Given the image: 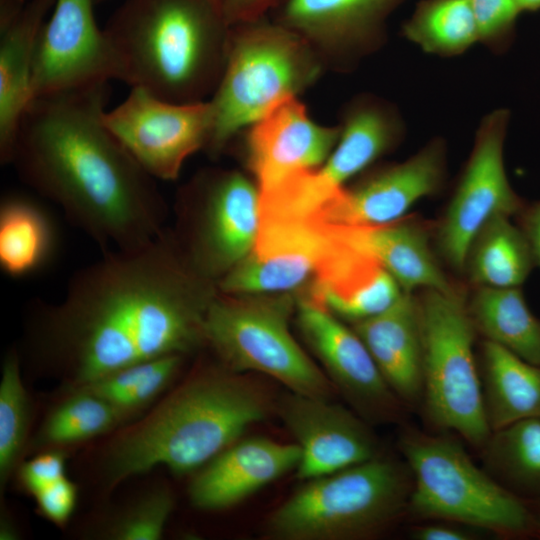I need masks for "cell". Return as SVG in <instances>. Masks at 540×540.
Listing matches in <instances>:
<instances>
[{
    "label": "cell",
    "instance_id": "6da1fadb",
    "mask_svg": "<svg viewBox=\"0 0 540 540\" xmlns=\"http://www.w3.org/2000/svg\"><path fill=\"white\" fill-rule=\"evenodd\" d=\"M216 292L164 230L146 245L108 250L76 271L59 302H37L34 351L64 377L67 390L142 361L187 355L205 345Z\"/></svg>",
    "mask_w": 540,
    "mask_h": 540
},
{
    "label": "cell",
    "instance_id": "7a4b0ae2",
    "mask_svg": "<svg viewBox=\"0 0 540 540\" xmlns=\"http://www.w3.org/2000/svg\"><path fill=\"white\" fill-rule=\"evenodd\" d=\"M108 83L34 98L20 122L10 164L104 249L148 244L164 229L156 179L103 122Z\"/></svg>",
    "mask_w": 540,
    "mask_h": 540
},
{
    "label": "cell",
    "instance_id": "3957f363",
    "mask_svg": "<svg viewBox=\"0 0 540 540\" xmlns=\"http://www.w3.org/2000/svg\"><path fill=\"white\" fill-rule=\"evenodd\" d=\"M273 404L259 382L223 365L197 369L113 438L104 462L108 488L159 465L178 475L200 469L264 420Z\"/></svg>",
    "mask_w": 540,
    "mask_h": 540
},
{
    "label": "cell",
    "instance_id": "277c9868",
    "mask_svg": "<svg viewBox=\"0 0 540 540\" xmlns=\"http://www.w3.org/2000/svg\"><path fill=\"white\" fill-rule=\"evenodd\" d=\"M230 31L215 0H125L103 28L114 80L183 103L212 96Z\"/></svg>",
    "mask_w": 540,
    "mask_h": 540
},
{
    "label": "cell",
    "instance_id": "5b68a950",
    "mask_svg": "<svg viewBox=\"0 0 540 540\" xmlns=\"http://www.w3.org/2000/svg\"><path fill=\"white\" fill-rule=\"evenodd\" d=\"M325 67L298 34L263 18L231 26L225 67L209 101L213 127L206 147L223 151L283 101L313 85Z\"/></svg>",
    "mask_w": 540,
    "mask_h": 540
},
{
    "label": "cell",
    "instance_id": "8992f818",
    "mask_svg": "<svg viewBox=\"0 0 540 540\" xmlns=\"http://www.w3.org/2000/svg\"><path fill=\"white\" fill-rule=\"evenodd\" d=\"M412 478L406 465L377 456L306 480L269 516L276 540H357L383 531L407 510Z\"/></svg>",
    "mask_w": 540,
    "mask_h": 540
},
{
    "label": "cell",
    "instance_id": "52a82bcc",
    "mask_svg": "<svg viewBox=\"0 0 540 540\" xmlns=\"http://www.w3.org/2000/svg\"><path fill=\"white\" fill-rule=\"evenodd\" d=\"M400 449L412 478L407 511L413 516L503 536L539 534L534 510L479 469L455 440L412 430Z\"/></svg>",
    "mask_w": 540,
    "mask_h": 540
},
{
    "label": "cell",
    "instance_id": "ba28073f",
    "mask_svg": "<svg viewBox=\"0 0 540 540\" xmlns=\"http://www.w3.org/2000/svg\"><path fill=\"white\" fill-rule=\"evenodd\" d=\"M293 309L291 296L232 295L217 289L205 316V345L231 371L262 373L290 392L330 399V380L290 333Z\"/></svg>",
    "mask_w": 540,
    "mask_h": 540
},
{
    "label": "cell",
    "instance_id": "9c48e42d",
    "mask_svg": "<svg viewBox=\"0 0 540 540\" xmlns=\"http://www.w3.org/2000/svg\"><path fill=\"white\" fill-rule=\"evenodd\" d=\"M423 336V395L431 423L483 448L492 431L486 417L473 345L477 333L458 291L418 296Z\"/></svg>",
    "mask_w": 540,
    "mask_h": 540
},
{
    "label": "cell",
    "instance_id": "30bf717a",
    "mask_svg": "<svg viewBox=\"0 0 540 540\" xmlns=\"http://www.w3.org/2000/svg\"><path fill=\"white\" fill-rule=\"evenodd\" d=\"M183 199L187 240L176 244L199 275L217 283L255 244L259 189L239 172H207L186 187Z\"/></svg>",
    "mask_w": 540,
    "mask_h": 540
},
{
    "label": "cell",
    "instance_id": "8fae6325",
    "mask_svg": "<svg viewBox=\"0 0 540 540\" xmlns=\"http://www.w3.org/2000/svg\"><path fill=\"white\" fill-rule=\"evenodd\" d=\"M510 113L487 114L476 132L472 151L436 230L440 256L455 270H464L470 244L497 216L518 215L523 200L512 188L504 163Z\"/></svg>",
    "mask_w": 540,
    "mask_h": 540
},
{
    "label": "cell",
    "instance_id": "7c38bea8",
    "mask_svg": "<svg viewBox=\"0 0 540 540\" xmlns=\"http://www.w3.org/2000/svg\"><path fill=\"white\" fill-rule=\"evenodd\" d=\"M107 129L154 179H177L186 159L206 149L213 127L209 100L173 102L132 87L103 114Z\"/></svg>",
    "mask_w": 540,
    "mask_h": 540
},
{
    "label": "cell",
    "instance_id": "4fadbf2b",
    "mask_svg": "<svg viewBox=\"0 0 540 540\" xmlns=\"http://www.w3.org/2000/svg\"><path fill=\"white\" fill-rule=\"evenodd\" d=\"M332 242L327 224L262 218L251 252L217 281L232 295L286 294L312 283Z\"/></svg>",
    "mask_w": 540,
    "mask_h": 540
},
{
    "label": "cell",
    "instance_id": "5bb4252c",
    "mask_svg": "<svg viewBox=\"0 0 540 540\" xmlns=\"http://www.w3.org/2000/svg\"><path fill=\"white\" fill-rule=\"evenodd\" d=\"M95 0H56L39 33L32 98L108 83L113 67ZM32 99V100H33Z\"/></svg>",
    "mask_w": 540,
    "mask_h": 540
},
{
    "label": "cell",
    "instance_id": "9a60e30c",
    "mask_svg": "<svg viewBox=\"0 0 540 540\" xmlns=\"http://www.w3.org/2000/svg\"><path fill=\"white\" fill-rule=\"evenodd\" d=\"M404 0H285L274 21L317 54L325 69L347 72L386 39V21Z\"/></svg>",
    "mask_w": 540,
    "mask_h": 540
},
{
    "label": "cell",
    "instance_id": "2e32d148",
    "mask_svg": "<svg viewBox=\"0 0 540 540\" xmlns=\"http://www.w3.org/2000/svg\"><path fill=\"white\" fill-rule=\"evenodd\" d=\"M296 323L334 389L350 402L359 416L371 421L395 416L399 399L353 328L305 297L297 302Z\"/></svg>",
    "mask_w": 540,
    "mask_h": 540
},
{
    "label": "cell",
    "instance_id": "e0dca14e",
    "mask_svg": "<svg viewBox=\"0 0 540 540\" xmlns=\"http://www.w3.org/2000/svg\"><path fill=\"white\" fill-rule=\"evenodd\" d=\"M445 174V142L434 139L405 161L346 186L313 220L353 227L397 222L419 200L437 193Z\"/></svg>",
    "mask_w": 540,
    "mask_h": 540
},
{
    "label": "cell",
    "instance_id": "ac0fdd59",
    "mask_svg": "<svg viewBox=\"0 0 540 540\" xmlns=\"http://www.w3.org/2000/svg\"><path fill=\"white\" fill-rule=\"evenodd\" d=\"M277 413L300 449L297 478L306 481L365 462L378 443L365 420L330 399L288 392Z\"/></svg>",
    "mask_w": 540,
    "mask_h": 540
},
{
    "label": "cell",
    "instance_id": "d6986e66",
    "mask_svg": "<svg viewBox=\"0 0 540 540\" xmlns=\"http://www.w3.org/2000/svg\"><path fill=\"white\" fill-rule=\"evenodd\" d=\"M340 136V125L315 122L297 97L275 106L246 129V162L260 192L320 167Z\"/></svg>",
    "mask_w": 540,
    "mask_h": 540
},
{
    "label": "cell",
    "instance_id": "ffe728a7",
    "mask_svg": "<svg viewBox=\"0 0 540 540\" xmlns=\"http://www.w3.org/2000/svg\"><path fill=\"white\" fill-rule=\"evenodd\" d=\"M300 449L254 437L238 440L202 466L189 485L191 503L202 510L227 509L297 468Z\"/></svg>",
    "mask_w": 540,
    "mask_h": 540
},
{
    "label": "cell",
    "instance_id": "44dd1931",
    "mask_svg": "<svg viewBox=\"0 0 540 540\" xmlns=\"http://www.w3.org/2000/svg\"><path fill=\"white\" fill-rule=\"evenodd\" d=\"M403 123L383 100L364 95L346 108L338 142L328 159L310 174L313 188L332 197L354 176L390 151L401 139Z\"/></svg>",
    "mask_w": 540,
    "mask_h": 540
},
{
    "label": "cell",
    "instance_id": "7402d4cb",
    "mask_svg": "<svg viewBox=\"0 0 540 540\" xmlns=\"http://www.w3.org/2000/svg\"><path fill=\"white\" fill-rule=\"evenodd\" d=\"M399 400L423 395V336L418 296L403 292L388 309L352 324Z\"/></svg>",
    "mask_w": 540,
    "mask_h": 540
},
{
    "label": "cell",
    "instance_id": "603a6c76",
    "mask_svg": "<svg viewBox=\"0 0 540 540\" xmlns=\"http://www.w3.org/2000/svg\"><path fill=\"white\" fill-rule=\"evenodd\" d=\"M56 0H28L0 17V160L10 164L20 122L32 101L39 33Z\"/></svg>",
    "mask_w": 540,
    "mask_h": 540
},
{
    "label": "cell",
    "instance_id": "cb8c5ba5",
    "mask_svg": "<svg viewBox=\"0 0 540 540\" xmlns=\"http://www.w3.org/2000/svg\"><path fill=\"white\" fill-rule=\"evenodd\" d=\"M334 227L346 241L371 256L405 292L458 291L440 267L422 223L403 218L380 226Z\"/></svg>",
    "mask_w": 540,
    "mask_h": 540
},
{
    "label": "cell",
    "instance_id": "d4e9b609",
    "mask_svg": "<svg viewBox=\"0 0 540 540\" xmlns=\"http://www.w3.org/2000/svg\"><path fill=\"white\" fill-rule=\"evenodd\" d=\"M481 384L491 431L540 418V366L484 340Z\"/></svg>",
    "mask_w": 540,
    "mask_h": 540
},
{
    "label": "cell",
    "instance_id": "484cf974",
    "mask_svg": "<svg viewBox=\"0 0 540 540\" xmlns=\"http://www.w3.org/2000/svg\"><path fill=\"white\" fill-rule=\"evenodd\" d=\"M467 309L475 330L520 358L540 366V319L520 287H475Z\"/></svg>",
    "mask_w": 540,
    "mask_h": 540
},
{
    "label": "cell",
    "instance_id": "4316f807",
    "mask_svg": "<svg viewBox=\"0 0 540 540\" xmlns=\"http://www.w3.org/2000/svg\"><path fill=\"white\" fill-rule=\"evenodd\" d=\"M510 219L492 218L470 244L464 271L475 287H520L535 266L525 234Z\"/></svg>",
    "mask_w": 540,
    "mask_h": 540
},
{
    "label": "cell",
    "instance_id": "83f0119b",
    "mask_svg": "<svg viewBox=\"0 0 540 540\" xmlns=\"http://www.w3.org/2000/svg\"><path fill=\"white\" fill-rule=\"evenodd\" d=\"M56 246L51 220L36 203L20 196L0 205V265L12 277L36 272L50 261Z\"/></svg>",
    "mask_w": 540,
    "mask_h": 540
},
{
    "label": "cell",
    "instance_id": "f1b7e54d",
    "mask_svg": "<svg viewBox=\"0 0 540 540\" xmlns=\"http://www.w3.org/2000/svg\"><path fill=\"white\" fill-rule=\"evenodd\" d=\"M402 30L424 52L442 57L462 54L479 42L469 0H422Z\"/></svg>",
    "mask_w": 540,
    "mask_h": 540
},
{
    "label": "cell",
    "instance_id": "f546056e",
    "mask_svg": "<svg viewBox=\"0 0 540 540\" xmlns=\"http://www.w3.org/2000/svg\"><path fill=\"white\" fill-rule=\"evenodd\" d=\"M184 356L169 354L142 361L67 391L91 393L109 403L128 420L169 386L179 373Z\"/></svg>",
    "mask_w": 540,
    "mask_h": 540
},
{
    "label": "cell",
    "instance_id": "4dcf8cb0",
    "mask_svg": "<svg viewBox=\"0 0 540 540\" xmlns=\"http://www.w3.org/2000/svg\"><path fill=\"white\" fill-rule=\"evenodd\" d=\"M126 421L103 399L81 390L67 391L45 418L35 444L44 449L62 448L105 434Z\"/></svg>",
    "mask_w": 540,
    "mask_h": 540
},
{
    "label": "cell",
    "instance_id": "1f68e13d",
    "mask_svg": "<svg viewBox=\"0 0 540 540\" xmlns=\"http://www.w3.org/2000/svg\"><path fill=\"white\" fill-rule=\"evenodd\" d=\"M488 463L517 489L540 494V418L492 431L483 447Z\"/></svg>",
    "mask_w": 540,
    "mask_h": 540
},
{
    "label": "cell",
    "instance_id": "d6a6232c",
    "mask_svg": "<svg viewBox=\"0 0 540 540\" xmlns=\"http://www.w3.org/2000/svg\"><path fill=\"white\" fill-rule=\"evenodd\" d=\"M30 418V400L21 378L19 356L12 349L5 356L0 381L1 489L19 467L26 447Z\"/></svg>",
    "mask_w": 540,
    "mask_h": 540
},
{
    "label": "cell",
    "instance_id": "836d02e7",
    "mask_svg": "<svg viewBox=\"0 0 540 540\" xmlns=\"http://www.w3.org/2000/svg\"><path fill=\"white\" fill-rule=\"evenodd\" d=\"M174 507L168 488H155L106 520L98 536L108 540H158Z\"/></svg>",
    "mask_w": 540,
    "mask_h": 540
},
{
    "label": "cell",
    "instance_id": "e575fe53",
    "mask_svg": "<svg viewBox=\"0 0 540 540\" xmlns=\"http://www.w3.org/2000/svg\"><path fill=\"white\" fill-rule=\"evenodd\" d=\"M477 25L479 42L500 52L512 41L521 13L514 0H469Z\"/></svg>",
    "mask_w": 540,
    "mask_h": 540
},
{
    "label": "cell",
    "instance_id": "d590c367",
    "mask_svg": "<svg viewBox=\"0 0 540 540\" xmlns=\"http://www.w3.org/2000/svg\"><path fill=\"white\" fill-rule=\"evenodd\" d=\"M17 469L20 487L34 497L65 477V456L59 449H47Z\"/></svg>",
    "mask_w": 540,
    "mask_h": 540
},
{
    "label": "cell",
    "instance_id": "8d00e7d4",
    "mask_svg": "<svg viewBox=\"0 0 540 540\" xmlns=\"http://www.w3.org/2000/svg\"><path fill=\"white\" fill-rule=\"evenodd\" d=\"M37 510L57 526H64L74 511L77 488L66 476L34 496Z\"/></svg>",
    "mask_w": 540,
    "mask_h": 540
},
{
    "label": "cell",
    "instance_id": "74e56055",
    "mask_svg": "<svg viewBox=\"0 0 540 540\" xmlns=\"http://www.w3.org/2000/svg\"><path fill=\"white\" fill-rule=\"evenodd\" d=\"M230 26L261 19L285 0H215Z\"/></svg>",
    "mask_w": 540,
    "mask_h": 540
},
{
    "label": "cell",
    "instance_id": "f35d334b",
    "mask_svg": "<svg viewBox=\"0 0 540 540\" xmlns=\"http://www.w3.org/2000/svg\"><path fill=\"white\" fill-rule=\"evenodd\" d=\"M518 216L519 227L528 240L535 266L540 268V200L524 205Z\"/></svg>",
    "mask_w": 540,
    "mask_h": 540
},
{
    "label": "cell",
    "instance_id": "ab89813d",
    "mask_svg": "<svg viewBox=\"0 0 540 540\" xmlns=\"http://www.w3.org/2000/svg\"><path fill=\"white\" fill-rule=\"evenodd\" d=\"M418 540H467L470 535L455 525L434 523L417 528L413 534Z\"/></svg>",
    "mask_w": 540,
    "mask_h": 540
},
{
    "label": "cell",
    "instance_id": "60d3db41",
    "mask_svg": "<svg viewBox=\"0 0 540 540\" xmlns=\"http://www.w3.org/2000/svg\"><path fill=\"white\" fill-rule=\"evenodd\" d=\"M0 539L1 540H15L18 539V532L12 521L9 520L6 516L1 518L0 524Z\"/></svg>",
    "mask_w": 540,
    "mask_h": 540
},
{
    "label": "cell",
    "instance_id": "b9f144b4",
    "mask_svg": "<svg viewBox=\"0 0 540 540\" xmlns=\"http://www.w3.org/2000/svg\"><path fill=\"white\" fill-rule=\"evenodd\" d=\"M521 12L540 10V0H514Z\"/></svg>",
    "mask_w": 540,
    "mask_h": 540
},
{
    "label": "cell",
    "instance_id": "7bdbcfd3",
    "mask_svg": "<svg viewBox=\"0 0 540 540\" xmlns=\"http://www.w3.org/2000/svg\"><path fill=\"white\" fill-rule=\"evenodd\" d=\"M534 513H535V516H536V521H537V525H538V531H539V534H540V504H539L538 509L536 510V512L534 511Z\"/></svg>",
    "mask_w": 540,
    "mask_h": 540
},
{
    "label": "cell",
    "instance_id": "ee69618b",
    "mask_svg": "<svg viewBox=\"0 0 540 540\" xmlns=\"http://www.w3.org/2000/svg\"><path fill=\"white\" fill-rule=\"evenodd\" d=\"M5 1H9L15 4H19V5H24L28 2L27 0H5Z\"/></svg>",
    "mask_w": 540,
    "mask_h": 540
},
{
    "label": "cell",
    "instance_id": "f6af8a7d",
    "mask_svg": "<svg viewBox=\"0 0 540 540\" xmlns=\"http://www.w3.org/2000/svg\"><path fill=\"white\" fill-rule=\"evenodd\" d=\"M106 1H109V0H95V3H103V2H106Z\"/></svg>",
    "mask_w": 540,
    "mask_h": 540
}]
</instances>
